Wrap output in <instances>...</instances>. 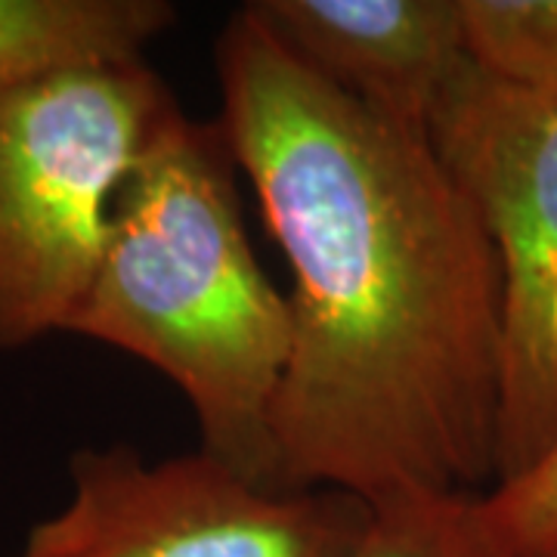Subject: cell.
I'll use <instances>...</instances> for the list:
<instances>
[{
	"instance_id": "obj_1",
	"label": "cell",
	"mask_w": 557,
	"mask_h": 557,
	"mask_svg": "<svg viewBox=\"0 0 557 557\" xmlns=\"http://www.w3.org/2000/svg\"><path fill=\"white\" fill-rule=\"evenodd\" d=\"M214 72L218 121L292 270L285 486L366 505L493 490L502 270L428 131L307 72L245 7Z\"/></svg>"
},
{
	"instance_id": "obj_2",
	"label": "cell",
	"mask_w": 557,
	"mask_h": 557,
	"mask_svg": "<svg viewBox=\"0 0 557 557\" xmlns=\"http://www.w3.org/2000/svg\"><path fill=\"white\" fill-rule=\"evenodd\" d=\"M239 177L218 119L171 121L121 186L69 335L152 366L189 403L199 449L263 490L298 493L273 440L292 307L248 239Z\"/></svg>"
},
{
	"instance_id": "obj_3",
	"label": "cell",
	"mask_w": 557,
	"mask_h": 557,
	"mask_svg": "<svg viewBox=\"0 0 557 557\" xmlns=\"http://www.w3.org/2000/svg\"><path fill=\"white\" fill-rule=\"evenodd\" d=\"M180 115L149 62L0 90V350L69 335L124 180Z\"/></svg>"
},
{
	"instance_id": "obj_4",
	"label": "cell",
	"mask_w": 557,
	"mask_h": 557,
	"mask_svg": "<svg viewBox=\"0 0 557 557\" xmlns=\"http://www.w3.org/2000/svg\"><path fill=\"white\" fill-rule=\"evenodd\" d=\"M428 137L483 220L502 270V483L557 443V94L468 60Z\"/></svg>"
},
{
	"instance_id": "obj_5",
	"label": "cell",
	"mask_w": 557,
	"mask_h": 557,
	"mask_svg": "<svg viewBox=\"0 0 557 557\" xmlns=\"http://www.w3.org/2000/svg\"><path fill=\"white\" fill-rule=\"evenodd\" d=\"M369 505L276 493L205 449L149 461L127 443L69 458V498L7 557H344Z\"/></svg>"
},
{
	"instance_id": "obj_6",
	"label": "cell",
	"mask_w": 557,
	"mask_h": 557,
	"mask_svg": "<svg viewBox=\"0 0 557 557\" xmlns=\"http://www.w3.org/2000/svg\"><path fill=\"white\" fill-rule=\"evenodd\" d=\"M245 10L307 72L421 131L471 60L461 0H251Z\"/></svg>"
},
{
	"instance_id": "obj_7",
	"label": "cell",
	"mask_w": 557,
	"mask_h": 557,
	"mask_svg": "<svg viewBox=\"0 0 557 557\" xmlns=\"http://www.w3.org/2000/svg\"><path fill=\"white\" fill-rule=\"evenodd\" d=\"M174 25L168 0H0V90L149 62Z\"/></svg>"
},
{
	"instance_id": "obj_8",
	"label": "cell",
	"mask_w": 557,
	"mask_h": 557,
	"mask_svg": "<svg viewBox=\"0 0 557 557\" xmlns=\"http://www.w3.org/2000/svg\"><path fill=\"white\" fill-rule=\"evenodd\" d=\"M344 557H508L483 515V493H416L369 505Z\"/></svg>"
},
{
	"instance_id": "obj_9",
	"label": "cell",
	"mask_w": 557,
	"mask_h": 557,
	"mask_svg": "<svg viewBox=\"0 0 557 557\" xmlns=\"http://www.w3.org/2000/svg\"><path fill=\"white\" fill-rule=\"evenodd\" d=\"M461 20L483 72L557 94V0H461Z\"/></svg>"
},
{
	"instance_id": "obj_10",
	"label": "cell",
	"mask_w": 557,
	"mask_h": 557,
	"mask_svg": "<svg viewBox=\"0 0 557 557\" xmlns=\"http://www.w3.org/2000/svg\"><path fill=\"white\" fill-rule=\"evenodd\" d=\"M483 515L508 557H557V443L530 471L486 490Z\"/></svg>"
}]
</instances>
